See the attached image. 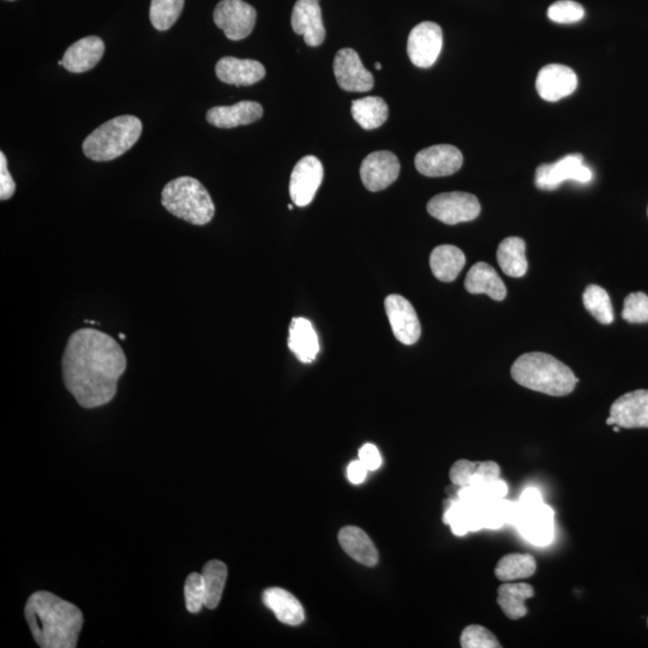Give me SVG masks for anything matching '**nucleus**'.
Masks as SVG:
<instances>
[{
	"instance_id": "nucleus-29",
	"label": "nucleus",
	"mask_w": 648,
	"mask_h": 648,
	"mask_svg": "<svg viewBox=\"0 0 648 648\" xmlns=\"http://www.w3.org/2000/svg\"><path fill=\"white\" fill-rule=\"evenodd\" d=\"M497 262L510 278H522L527 273L526 243L519 237H508L498 245Z\"/></svg>"
},
{
	"instance_id": "nucleus-25",
	"label": "nucleus",
	"mask_w": 648,
	"mask_h": 648,
	"mask_svg": "<svg viewBox=\"0 0 648 648\" xmlns=\"http://www.w3.org/2000/svg\"><path fill=\"white\" fill-rule=\"evenodd\" d=\"M263 603L274 612L281 623H285L287 626H299L305 620L302 604L284 588H268L263 593Z\"/></svg>"
},
{
	"instance_id": "nucleus-22",
	"label": "nucleus",
	"mask_w": 648,
	"mask_h": 648,
	"mask_svg": "<svg viewBox=\"0 0 648 648\" xmlns=\"http://www.w3.org/2000/svg\"><path fill=\"white\" fill-rule=\"evenodd\" d=\"M501 477V467L495 461L473 462L458 460L450 468L449 478L456 488L483 485Z\"/></svg>"
},
{
	"instance_id": "nucleus-38",
	"label": "nucleus",
	"mask_w": 648,
	"mask_h": 648,
	"mask_svg": "<svg viewBox=\"0 0 648 648\" xmlns=\"http://www.w3.org/2000/svg\"><path fill=\"white\" fill-rule=\"evenodd\" d=\"M628 323H648V296L644 292L630 293L624 300L622 311Z\"/></svg>"
},
{
	"instance_id": "nucleus-7",
	"label": "nucleus",
	"mask_w": 648,
	"mask_h": 648,
	"mask_svg": "<svg viewBox=\"0 0 648 648\" xmlns=\"http://www.w3.org/2000/svg\"><path fill=\"white\" fill-rule=\"evenodd\" d=\"M426 208L431 216L446 225L477 219L482 210L476 196L460 191L444 192L432 197Z\"/></svg>"
},
{
	"instance_id": "nucleus-14",
	"label": "nucleus",
	"mask_w": 648,
	"mask_h": 648,
	"mask_svg": "<svg viewBox=\"0 0 648 648\" xmlns=\"http://www.w3.org/2000/svg\"><path fill=\"white\" fill-rule=\"evenodd\" d=\"M464 164L460 150L449 144H438L420 150L414 159L417 171L425 177H447L458 172Z\"/></svg>"
},
{
	"instance_id": "nucleus-16",
	"label": "nucleus",
	"mask_w": 648,
	"mask_h": 648,
	"mask_svg": "<svg viewBox=\"0 0 648 648\" xmlns=\"http://www.w3.org/2000/svg\"><path fill=\"white\" fill-rule=\"evenodd\" d=\"M536 88L540 98L556 102L575 92L578 88V76L569 66L549 64L539 71Z\"/></svg>"
},
{
	"instance_id": "nucleus-21",
	"label": "nucleus",
	"mask_w": 648,
	"mask_h": 648,
	"mask_svg": "<svg viewBox=\"0 0 648 648\" xmlns=\"http://www.w3.org/2000/svg\"><path fill=\"white\" fill-rule=\"evenodd\" d=\"M105 44L99 36H87L72 44L66 50L63 66L74 74H82L95 68L104 57Z\"/></svg>"
},
{
	"instance_id": "nucleus-27",
	"label": "nucleus",
	"mask_w": 648,
	"mask_h": 648,
	"mask_svg": "<svg viewBox=\"0 0 648 648\" xmlns=\"http://www.w3.org/2000/svg\"><path fill=\"white\" fill-rule=\"evenodd\" d=\"M534 597V588L525 582H506L498 587L497 604L509 620H520L527 615L526 602Z\"/></svg>"
},
{
	"instance_id": "nucleus-11",
	"label": "nucleus",
	"mask_w": 648,
	"mask_h": 648,
	"mask_svg": "<svg viewBox=\"0 0 648 648\" xmlns=\"http://www.w3.org/2000/svg\"><path fill=\"white\" fill-rule=\"evenodd\" d=\"M384 309L396 340L406 346L416 344L422 335V327L413 305L400 294H390L384 300Z\"/></svg>"
},
{
	"instance_id": "nucleus-40",
	"label": "nucleus",
	"mask_w": 648,
	"mask_h": 648,
	"mask_svg": "<svg viewBox=\"0 0 648 648\" xmlns=\"http://www.w3.org/2000/svg\"><path fill=\"white\" fill-rule=\"evenodd\" d=\"M359 460L363 462L369 471H376L382 465L380 452L374 444L366 443L359 449Z\"/></svg>"
},
{
	"instance_id": "nucleus-2",
	"label": "nucleus",
	"mask_w": 648,
	"mask_h": 648,
	"mask_svg": "<svg viewBox=\"0 0 648 648\" xmlns=\"http://www.w3.org/2000/svg\"><path fill=\"white\" fill-rule=\"evenodd\" d=\"M33 638L41 648H75L83 627L82 611L56 594L39 591L24 609Z\"/></svg>"
},
{
	"instance_id": "nucleus-8",
	"label": "nucleus",
	"mask_w": 648,
	"mask_h": 648,
	"mask_svg": "<svg viewBox=\"0 0 648 648\" xmlns=\"http://www.w3.org/2000/svg\"><path fill=\"white\" fill-rule=\"evenodd\" d=\"M592 179L593 173L580 154L564 156L554 164L540 165L536 171V185L540 190H555L567 180L587 184Z\"/></svg>"
},
{
	"instance_id": "nucleus-4",
	"label": "nucleus",
	"mask_w": 648,
	"mask_h": 648,
	"mask_svg": "<svg viewBox=\"0 0 648 648\" xmlns=\"http://www.w3.org/2000/svg\"><path fill=\"white\" fill-rule=\"evenodd\" d=\"M161 204L168 213L189 222L204 226L213 220L215 204L204 185L192 177H179L165 185Z\"/></svg>"
},
{
	"instance_id": "nucleus-39",
	"label": "nucleus",
	"mask_w": 648,
	"mask_h": 648,
	"mask_svg": "<svg viewBox=\"0 0 648 648\" xmlns=\"http://www.w3.org/2000/svg\"><path fill=\"white\" fill-rule=\"evenodd\" d=\"M16 183L8 170V160L0 153V200L8 201L15 195Z\"/></svg>"
},
{
	"instance_id": "nucleus-42",
	"label": "nucleus",
	"mask_w": 648,
	"mask_h": 648,
	"mask_svg": "<svg viewBox=\"0 0 648 648\" xmlns=\"http://www.w3.org/2000/svg\"><path fill=\"white\" fill-rule=\"evenodd\" d=\"M375 69L376 70H381L382 69V64L381 63H375Z\"/></svg>"
},
{
	"instance_id": "nucleus-20",
	"label": "nucleus",
	"mask_w": 648,
	"mask_h": 648,
	"mask_svg": "<svg viewBox=\"0 0 648 648\" xmlns=\"http://www.w3.org/2000/svg\"><path fill=\"white\" fill-rule=\"evenodd\" d=\"M262 116L263 107L255 101H240L232 106H216L207 112L208 123L220 129L249 125L260 120Z\"/></svg>"
},
{
	"instance_id": "nucleus-13",
	"label": "nucleus",
	"mask_w": 648,
	"mask_h": 648,
	"mask_svg": "<svg viewBox=\"0 0 648 648\" xmlns=\"http://www.w3.org/2000/svg\"><path fill=\"white\" fill-rule=\"evenodd\" d=\"M334 74L341 89L364 93L374 88V77L352 48H342L334 59Z\"/></svg>"
},
{
	"instance_id": "nucleus-18",
	"label": "nucleus",
	"mask_w": 648,
	"mask_h": 648,
	"mask_svg": "<svg viewBox=\"0 0 648 648\" xmlns=\"http://www.w3.org/2000/svg\"><path fill=\"white\" fill-rule=\"evenodd\" d=\"M610 417L623 429H647L648 390H634L622 395L611 405Z\"/></svg>"
},
{
	"instance_id": "nucleus-17",
	"label": "nucleus",
	"mask_w": 648,
	"mask_h": 648,
	"mask_svg": "<svg viewBox=\"0 0 648 648\" xmlns=\"http://www.w3.org/2000/svg\"><path fill=\"white\" fill-rule=\"evenodd\" d=\"M292 29L304 36L305 44L320 46L326 39V29L322 20V10L318 0H298L292 11Z\"/></svg>"
},
{
	"instance_id": "nucleus-46",
	"label": "nucleus",
	"mask_w": 648,
	"mask_h": 648,
	"mask_svg": "<svg viewBox=\"0 0 648 648\" xmlns=\"http://www.w3.org/2000/svg\"><path fill=\"white\" fill-rule=\"evenodd\" d=\"M10 2H12V0H10Z\"/></svg>"
},
{
	"instance_id": "nucleus-10",
	"label": "nucleus",
	"mask_w": 648,
	"mask_h": 648,
	"mask_svg": "<svg viewBox=\"0 0 648 648\" xmlns=\"http://www.w3.org/2000/svg\"><path fill=\"white\" fill-rule=\"evenodd\" d=\"M443 46V33L434 22L419 23L407 41V53L413 65L428 69L436 63Z\"/></svg>"
},
{
	"instance_id": "nucleus-24",
	"label": "nucleus",
	"mask_w": 648,
	"mask_h": 648,
	"mask_svg": "<svg viewBox=\"0 0 648 648\" xmlns=\"http://www.w3.org/2000/svg\"><path fill=\"white\" fill-rule=\"evenodd\" d=\"M465 288L471 294H486L491 299L501 302L507 296V288L496 270L488 263L478 262L468 272Z\"/></svg>"
},
{
	"instance_id": "nucleus-41",
	"label": "nucleus",
	"mask_w": 648,
	"mask_h": 648,
	"mask_svg": "<svg viewBox=\"0 0 648 648\" xmlns=\"http://www.w3.org/2000/svg\"><path fill=\"white\" fill-rule=\"evenodd\" d=\"M369 470L365 467L362 461H352L347 468V477L352 484H362L368 474Z\"/></svg>"
},
{
	"instance_id": "nucleus-47",
	"label": "nucleus",
	"mask_w": 648,
	"mask_h": 648,
	"mask_svg": "<svg viewBox=\"0 0 648 648\" xmlns=\"http://www.w3.org/2000/svg\"><path fill=\"white\" fill-rule=\"evenodd\" d=\"M648 213V212H647Z\"/></svg>"
},
{
	"instance_id": "nucleus-3",
	"label": "nucleus",
	"mask_w": 648,
	"mask_h": 648,
	"mask_svg": "<svg viewBox=\"0 0 648 648\" xmlns=\"http://www.w3.org/2000/svg\"><path fill=\"white\" fill-rule=\"evenodd\" d=\"M510 374L520 386L550 396L569 395L579 382L566 364L543 352L522 354Z\"/></svg>"
},
{
	"instance_id": "nucleus-28",
	"label": "nucleus",
	"mask_w": 648,
	"mask_h": 648,
	"mask_svg": "<svg viewBox=\"0 0 648 648\" xmlns=\"http://www.w3.org/2000/svg\"><path fill=\"white\" fill-rule=\"evenodd\" d=\"M465 264L464 252L454 245L437 246L430 255L431 272L442 282H452L458 278Z\"/></svg>"
},
{
	"instance_id": "nucleus-44",
	"label": "nucleus",
	"mask_w": 648,
	"mask_h": 648,
	"mask_svg": "<svg viewBox=\"0 0 648 648\" xmlns=\"http://www.w3.org/2000/svg\"><path fill=\"white\" fill-rule=\"evenodd\" d=\"M288 209L292 210L293 209V204H288Z\"/></svg>"
},
{
	"instance_id": "nucleus-30",
	"label": "nucleus",
	"mask_w": 648,
	"mask_h": 648,
	"mask_svg": "<svg viewBox=\"0 0 648 648\" xmlns=\"http://www.w3.org/2000/svg\"><path fill=\"white\" fill-rule=\"evenodd\" d=\"M352 117L365 130L380 128L386 123L389 108L382 98L368 96V98L354 100L351 106Z\"/></svg>"
},
{
	"instance_id": "nucleus-1",
	"label": "nucleus",
	"mask_w": 648,
	"mask_h": 648,
	"mask_svg": "<svg viewBox=\"0 0 648 648\" xmlns=\"http://www.w3.org/2000/svg\"><path fill=\"white\" fill-rule=\"evenodd\" d=\"M126 365L123 348L112 336L98 329H78L63 353L65 387L83 408L105 406L116 396Z\"/></svg>"
},
{
	"instance_id": "nucleus-32",
	"label": "nucleus",
	"mask_w": 648,
	"mask_h": 648,
	"mask_svg": "<svg viewBox=\"0 0 648 648\" xmlns=\"http://www.w3.org/2000/svg\"><path fill=\"white\" fill-rule=\"evenodd\" d=\"M202 576L206 588L204 606L208 609L218 608L227 581V566L218 560L209 561L203 567Z\"/></svg>"
},
{
	"instance_id": "nucleus-6",
	"label": "nucleus",
	"mask_w": 648,
	"mask_h": 648,
	"mask_svg": "<svg viewBox=\"0 0 648 648\" xmlns=\"http://www.w3.org/2000/svg\"><path fill=\"white\" fill-rule=\"evenodd\" d=\"M555 513L536 489H528L515 506L514 519L520 533L528 542L549 545L555 534Z\"/></svg>"
},
{
	"instance_id": "nucleus-23",
	"label": "nucleus",
	"mask_w": 648,
	"mask_h": 648,
	"mask_svg": "<svg viewBox=\"0 0 648 648\" xmlns=\"http://www.w3.org/2000/svg\"><path fill=\"white\" fill-rule=\"evenodd\" d=\"M288 347L300 362L310 364L315 362L320 353V341L314 326L304 317L293 318L288 335Z\"/></svg>"
},
{
	"instance_id": "nucleus-45",
	"label": "nucleus",
	"mask_w": 648,
	"mask_h": 648,
	"mask_svg": "<svg viewBox=\"0 0 648 648\" xmlns=\"http://www.w3.org/2000/svg\"><path fill=\"white\" fill-rule=\"evenodd\" d=\"M647 626H648V618H647Z\"/></svg>"
},
{
	"instance_id": "nucleus-34",
	"label": "nucleus",
	"mask_w": 648,
	"mask_h": 648,
	"mask_svg": "<svg viewBox=\"0 0 648 648\" xmlns=\"http://www.w3.org/2000/svg\"><path fill=\"white\" fill-rule=\"evenodd\" d=\"M185 0H152L150 22L159 32H166L178 21L184 9Z\"/></svg>"
},
{
	"instance_id": "nucleus-43",
	"label": "nucleus",
	"mask_w": 648,
	"mask_h": 648,
	"mask_svg": "<svg viewBox=\"0 0 648 648\" xmlns=\"http://www.w3.org/2000/svg\"><path fill=\"white\" fill-rule=\"evenodd\" d=\"M119 338L122 339V340H125V335L123 333H120Z\"/></svg>"
},
{
	"instance_id": "nucleus-31",
	"label": "nucleus",
	"mask_w": 648,
	"mask_h": 648,
	"mask_svg": "<svg viewBox=\"0 0 648 648\" xmlns=\"http://www.w3.org/2000/svg\"><path fill=\"white\" fill-rule=\"evenodd\" d=\"M537 572V562L530 554H509L498 561L496 578L503 582L531 578Z\"/></svg>"
},
{
	"instance_id": "nucleus-37",
	"label": "nucleus",
	"mask_w": 648,
	"mask_h": 648,
	"mask_svg": "<svg viewBox=\"0 0 648 648\" xmlns=\"http://www.w3.org/2000/svg\"><path fill=\"white\" fill-rule=\"evenodd\" d=\"M548 17L555 23H578L585 17V9L573 0H558L550 6Z\"/></svg>"
},
{
	"instance_id": "nucleus-9",
	"label": "nucleus",
	"mask_w": 648,
	"mask_h": 648,
	"mask_svg": "<svg viewBox=\"0 0 648 648\" xmlns=\"http://www.w3.org/2000/svg\"><path fill=\"white\" fill-rule=\"evenodd\" d=\"M257 12L243 0H221L214 10L216 26L224 30L227 39L239 41L252 33Z\"/></svg>"
},
{
	"instance_id": "nucleus-36",
	"label": "nucleus",
	"mask_w": 648,
	"mask_h": 648,
	"mask_svg": "<svg viewBox=\"0 0 648 648\" xmlns=\"http://www.w3.org/2000/svg\"><path fill=\"white\" fill-rule=\"evenodd\" d=\"M185 606L191 614H197L206 603V588H204L202 574L192 573L188 576L184 586Z\"/></svg>"
},
{
	"instance_id": "nucleus-26",
	"label": "nucleus",
	"mask_w": 648,
	"mask_h": 648,
	"mask_svg": "<svg viewBox=\"0 0 648 648\" xmlns=\"http://www.w3.org/2000/svg\"><path fill=\"white\" fill-rule=\"evenodd\" d=\"M339 543L353 560L374 567L378 562V551L372 540L362 528L346 526L339 532Z\"/></svg>"
},
{
	"instance_id": "nucleus-15",
	"label": "nucleus",
	"mask_w": 648,
	"mask_h": 648,
	"mask_svg": "<svg viewBox=\"0 0 648 648\" xmlns=\"http://www.w3.org/2000/svg\"><path fill=\"white\" fill-rule=\"evenodd\" d=\"M400 174L398 156L388 150L371 153L360 166V178L366 189L372 192L387 189Z\"/></svg>"
},
{
	"instance_id": "nucleus-35",
	"label": "nucleus",
	"mask_w": 648,
	"mask_h": 648,
	"mask_svg": "<svg viewBox=\"0 0 648 648\" xmlns=\"http://www.w3.org/2000/svg\"><path fill=\"white\" fill-rule=\"evenodd\" d=\"M461 647L464 648H501L500 641L488 628L471 624L464 629L460 638Z\"/></svg>"
},
{
	"instance_id": "nucleus-19",
	"label": "nucleus",
	"mask_w": 648,
	"mask_h": 648,
	"mask_svg": "<svg viewBox=\"0 0 648 648\" xmlns=\"http://www.w3.org/2000/svg\"><path fill=\"white\" fill-rule=\"evenodd\" d=\"M215 72L221 82L237 87L252 86L266 76V69L257 60L236 57L221 58L216 63Z\"/></svg>"
},
{
	"instance_id": "nucleus-33",
	"label": "nucleus",
	"mask_w": 648,
	"mask_h": 648,
	"mask_svg": "<svg viewBox=\"0 0 648 648\" xmlns=\"http://www.w3.org/2000/svg\"><path fill=\"white\" fill-rule=\"evenodd\" d=\"M585 309L596 318L599 323L611 324L615 320L614 308L608 292L598 285H590L586 288L584 296Z\"/></svg>"
},
{
	"instance_id": "nucleus-5",
	"label": "nucleus",
	"mask_w": 648,
	"mask_h": 648,
	"mask_svg": "<svg viewBox=\"0 0 648 648\" xmlns=\"http://www.w3.org/2000/svg\"><path fill=\"white\" fill-rule=\"evenodd\" d=\"M141 120L135 116H119L94 130L83 142V153L93 161L119 158L140 140Z\"/></svg>"
},
{
	"instance_id": "nucleus-12",
	"label": "nucleus",
	"mask_w": 648,
	"mask_h": 648,
	"mask_svg": "<svg viewBox=\"0 0 648 648\" xmlns=\"http://www.w3.org/2000/svg\"><path fill=\"white\" fill-rule=\"evenodd\" d=\"M323 177V165L316 156L308 155L300 159L293 168L290 180V195L294 206H309L320 189Z\"/></svg>"
}]
</instances>
